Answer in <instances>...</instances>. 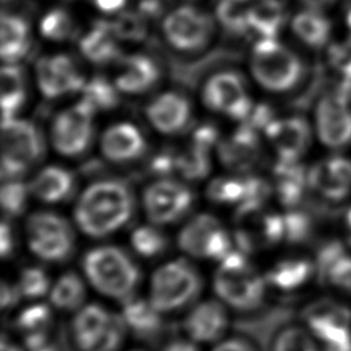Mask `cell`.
I'll return each instance as SVG.
<instances>
[{
  "label": "cell",
  "mask_w": 351,
  "mask_h": 351,
  "mask_svg": "<svg viewBox=\"0 0 351 351\" xmlns=\"http://www.w3.org/2000/svg\"><path fill=\"white\" fill-rule=\"evenodd\" d=\"M200 289L202 278L195 266L185 259H174L152 274L148 299L160 313H170L193 302Z\"/></svg>",
  "instance_id": "cell-4"
},
{
  "label": "cell",
  "mask_w": 351,
  "mask_h": 351,
  "mask_svg": "<svg viewBox=\"0 0 351 351\" xmlns=\"http://www.w3.org/2000/svg\"><path fill=\"white\" fill-rule=\"evenodd\" d=\"M132 248L144 258H155L166 251L167 237L165 233L152 225H141L130 234Z\"/></svg>",
  "instance_id": "cell-36"
},
{
  "label": "cell",
  "mask_w": 351,
  "mask_h": 351,
  "mask_svg": "<svg viewBox=\"0 0 351 351\" xmlns=\"http://www.w3.org/2000/svg\"><path fill=\"white\" fill-rule=\"evenodd\" d=\"M133 213V195L121 181H99L88 186L74 208V219L82 233L106 237L128 223Z\"/></svg>",
  "instance_id": "cell-1"
},
{
  "label": "cell",
  "mask_w": 351,
  "mask_h": 351,
  "mask_svg": "<svg viewBox=\"0 0 351 351\" xmlns=\"http://www.w3.org/2000/svg\"><path fill=\"white\" fill-rule=\"evenodd\" d=\"M3 178H15L25 173L43 154V138L29 121L5 118L1 128Z\"/></svg>",
  "instance_id": "cell-8"
},
{
  "label": "cell",
  "mask_w": 351,
  "mask_h": 351,
  "mask_svg": "<svg viewBox=\"0 0 351 351\" xmlns=\"http://www.w3.org/2000/svg\"><path fill=\"white\" fill-rule=\"evenodd\" d=\"M121 303V315L126 328H129L136 336L148 339L158 335L162 329V313L151 303L149 299L132 295Z\"/></svg>",
  "instance_id": "cell-22"
},
{
  "label": "cell",
  "mask_w": 351,
  "mask_h": 351,
  "mask_svg": "<svg viewBox=\"0 0 351 351\" xmlns=\"http://www.w3.org/2000/svg\"><path fill=\"white\" fill-rule=\"evenodd\" d=\"M214 291L228 306L248 311L256 308L265 298L267 281L247 259V254L234 248L214 274Z\"/></svg>",
  "instance_id": "cell-3"
},
{
  "label": "cell",
  "mask_w": 351,
  "mask_h": 351,
  "mask_svg": "<svg viewBox=\"0 0 351 351\" xmlns=\"http://www.w3.org/2000/svg\"><path fill=\"white\" fill-rule=\"evenodd\" d=\"M347 25H348V27L351 29V8H350V11H348V14H347Z\"/></svg>",
  "instance_id": "cell-56"
},
{
  "label": "cell",
  "mask_w": 351,
  "mask_h": 351,
  "mask_svg": "<svg viewBox=\"0 0 351 351\" xmlns=\"http://www.w3.org/2000/svg\"><path fill=\"white\" fill-rule=\"evenodd\" d=\"M258 151L256 129L248 123L240 126L234 134L219 145V155L223 163L232 169H245L255 159Z\"/></svg>",
  "instance_id": "cell-27"
},
{
  "label": "cell",
  "mask_w": 351,
  "mask_h": 351,
  "mask_svg": "<svg viewBox=\"0 0 351 351\" xmlns=\"http://www.w3.org/2000/svg\"><path fill=\"white\" fill-rule=\"evenodd\" d=\"M308 184L326 199H344L351 192V160L333 156L315 163L308 171Z\"/></svg>",
  "instance_id": "cell-18"
},
{
  "label": "cell",
  "mask_w": 351,
  "mask_h": 351,
  "mask_svg": "<svg viewBox=\"0 0 351 351\" xmlns=\"http://www.w3.org/2000/svg\"><path fill=\"white\" fill-rule=\"evenodd\" d=\"M313 273V265L307 259L289 258L277 262L265 274L267 285L280 291H293L307 282Z\"/></svg>",
  "instance_id": "cell-28"
},
{
  "label": "cell",
  "mask_w": 351,
  "mask_h": 351,
  "mask_svg": "<svg viewBox=\"0 0 351 351\" xmlns=\"http://www.w3.org/2000/svg\"><path fill=\"white\" fill-rule=\"evenodd\" d=\"M29 27L27 23L14 15H3L1 18V58L7 63L19 60L29 49Z\"/></svg>",
  "instance_id": "cell-30"
},
{
  "label": "cell",
  "mask_w": 351,
  "mask_h": 351,
  "mask_svg": "<svg viewBox=\"0 0 351 351\" xmlns=\"http://www.w3.org/2000/svg\"><path fill=\"white\" fill-rule=\"evenodd\" d=\"M84 100H86L95 110H110L118 103V93L115 88L103 77H95L84 85Z\"/></svg>",
  "instance_id": "cell-40"
},
{
  "label": "cell",
  "mask_w": 351,
  "mask_h": 351,
  "mask_svg": "<svg viewBox=\"0 0 351 351\" xmlns=\"http://www.w3.org/2000/svg\"><path fill=\"white\" fill-rule=\"evenodd\" d=\"M211 29L210 16L189 5L180 7L170 12L163 23L167 41L182 51H195L206 45Z\"/></svg>",
  "instance_id": "cell-15"
},
{
  "label": "cell",
  "mask_w": 351,
  "mask_h": 351,
  "mask_svg": "<svg viewBox=\"0 0 351 351\" xmlns=\"http://www.w3.org/2000/svg\"><path fill=\"white\" fill-rule=\"evenodd\" d=\"M192 202L191 189L174 180L152 182L143 197L145 214L155 225H169L180 221L189 211Z\"/></svg>",
  "instance_id": "cell-12"
},
{
  "label": "cell",
  "mask_w": 351,
  "mask_h": 351,
  "mask_svg": "<svg viewBox=\"0 0 351 351\" xmlns=\"http://www.w3.org/2000/svg\"><path fill=\"white\" fill-rule=\"evenodd\" d=\"M1 351H23L19 346L10 341L7 337H3L1 340Z\"/></svg>",
  "instance_id": "cell-54"
},
{
  "label": "cell",
  "mask_w": 351,
  "mask_h": 351,
  "mask_svg": "<svg viewBox=\"0 0 351 351\" xmlns=\"http://www.w3.org/2000/svg\"><path fill=\"white\" fill-rule=\"evenodd\" d=\"M346 221H347V226H348V229L351 230V208H350V211L347 213V217H346Z\"/></svg>",
  "instance_id": "cell-55"
},
{
  "label": "cell",
  "mask_w": 351,
  "mask_h": 351,
  "mask_svg": "<svg viewBox=\"0 0 351 351\" xmlns=\"http://www.w3.org/2000/svg\"><path fill=\"white\" fill-rule=\"evenodd\" d=\"M85 296L86 289L84 281L74 271L62 274L49 291V300L52 306L63 311L80 310L84 306Z\"/></svg>",
  "instance_id": "cell-31"
},
{
  "label": "cell",
  "mask_w": 351,
  "mask_h": 351,
  "mask_svg": "<svg viewBox=\"0 0 351 351\" xmlns=\"http://www.w3.org/2000/svg\"><path fill=\"white\" fill-rule=\"evenodd\" d=\"M213 351H255L250 343L243 339H228L217 344Z\"/></svg>",
  "instance_id": "cell-51"
},
{
  "label": "cell",
  "mask_w": 351,
  "mask_h": 351,
  "mask_svg": "<svg viewBox=\"0 0 351 351\" xmlns=\"http://www.w3.org/2000/svg\"><path fill=\"white\" fill-rule=\"evenodd\" d=\"M22 298L21 291L18 288L16 284H10L7 281L1 282V291H0V303L1 307L5 308H11L15 304H18L19 299Z\"/></svg>",
  "instance_id": "cell-48"
},
{
  "label": "cell",
  "mask_w": 351,
  "mask_h": 351,
  "mask_svg": "<svg viewBox=\"0 0 351 351\" xmlns=\"http://www.w3.org/2000/svg\"><path fill=\"white\" fill-rule=\"evenodd\" d=\"M285 19V10L280 0H255L250 27L258 32L262 38H276Z\"/></svg>",
  "instance_id": "cell-32"
},
{
  "label": "cell",
  "mask_w": 351,
  "mask_h": 351,
  "mask_svg": "<svg viewBox=\"0 0 351 351\" xmlns=\"http://www.w3.org/2000/svg\"><path fill=\"white\" fill-rule=\"evenodd\" d=\"M16 285L22 298L37 299L47 295L51 291V280L45 270L37 266L25 267L21 270Z\"/></svg>",
  "instance_id": "cell-39"
},
{
  "label": "cell",
  "mask_w": 351,
  "mask_h": 351,
  "mask_svg": "<svg viewBox=\"0 0 351 351\" xmlns=\"http://www.w3.org/2000/svg\"><path fill=\"white\" fill-rule=\"evenodd\" d=\"M119 71L115 78L117 89L126 93H140L151 88L158 80L159 71L155 63L143 55H132L119 60Z\"/></svg>",
  "instance_id": "cell-23"
},
{
  "label": "cell",
  "mask_w": 351,
  "mask_h": 351,
  "mask_svg": "<svg viewBox=\"0 0 351 351\" xmlns=\"http://www.w3.org/2000/svg\"><path fill=\"white\" fill-rule=\"evenodd\" d=\"M112 29L117 37L123 40H141L147 32L145 18L143 14L128 11L115 19Z\"/></svg>",
  "instance_id": "cell-44"
},
{
  "label": "cell",
  "mask_w": 351,
  "mask_h": 351,
  "mask_svg": "<svg viewBox=\"0 0 351 351\" xmlns=\"http://www.w3.org/2000/svg\"><path fill=\"white\" fill-rule=\"evenodd\" d=\"M144 137L130 123H118L108 128L101 137V151L110 160H130L143 154Z\"/></svg>",
  "instance_id": "cell-21"
},
{
  "label": "cell",
  "mask_w": 351,
  "mask_h": 351,
  "mask_svg": "<svg viewBox=\"0 0 351 351\" xmlns=\"http://www.w3.org/2000/svg\"><path fill=\"white\" fill-rule=\"evenodd\" d=\"M73 186L74 180L67 170L58 166H48L32 180L29 191L41 202L58 203L71 193Z\"/></svg>",
  "instance_id": "cell-25"
},
{
  "label": "cell",
  "mask_w": 351,
  "mask_h": 351,
  "mask_svg": "<svg viewBox=\"0 0 351 351\" xmlns=\"http://www.w3.org/2000/svg\"><path fill=\"white\" fill-rule=\"evenodd\" d=\"M26 240L29 250L47 262L66 261L75 247L71 225L51 211H38L27 218Z\"/></svg>",
  "instance_id": "cell-7"
},
{
  "label": "cell",
  "mask_w": 351,
  "mask_h": 351,
  "mask_svg": "<svg viewBox=\"0 0 351 351\" xmlns=\"http://www.w3.org/2000/svg\"><path fill=\"white\" fill-rule=\"evenodd\" d=\"M52 322V311L49 306L43 303L25 307L15 319L16 329L23 337V343L27 350H33L49 343Z\"/></svg>",
  "instance_id": "cell-24"
},
{
  "label": "cell",
  "mask_w": 351,
  "mask_h": 351,
  "mask_svg": "<svg viewBox=\"0 0 351 351\" xmlns=\"http://www.w3.org/2000/svg\"><path fill=\"white\" fill-rule=\"evenodd\" d=\"M217 130L213 126H200L193 136V143L208 149L210 145L217 140Z\"/></svg>",
  "instance_id": "cell-50"
},
{
  "label": "cell",
  "mask_w": 351,
  "mask_h": 351,
  "mask_svg": "<svg viewBox=\"0 0 351 351\" xmlns=\"http://www.w3.org/2000/svg\"><path fill=\"white\" fill-rule=\"evenodd\" d=\"M95 5L104 12H114L123 7L126 0H93Z\"/></svg>",
  "instance_id": "cell-52"
},
{
  "label": "cell",
  "mask_w": 351,
  "mask_h": 351,
  "mask_svg": "<svg viewBox=\"0 0 351 351\" xmlns=\"http://www.w3.org/2000/svg\"><path fill=\"white\" fill-rule=\"evenodd\" d=\"M276 192L280 202L285 207L296 206L303 197L308 184V173L298 163V160H282L274 167Z\"/></svg>",
  "instance_id": "cell-26"
},
{
  "label": "cell",
  "mask_w": 351,
  "mask_h": 351,
  "mask_svg": "<svg viewBox=\"0 0 351 351\" xmlns=\"http://www.w3.org/2000/svg\"><path fill=\"white\" fill-rule=\"evenodd\" d=\"M29 188H26L21 181H5L1 186L0 200L5 215L18 217L23 213L27 202Z\"/></svg>",
  "instance_id": "cell-43"
},
{
  "label": "cell",
  "mask_w": 351,
  "mask_h": 351,
  "mask_svg": "<svg viewBox=\"0 0 351 351\" xmlns=\"http://www.w3.org/2000/svg\"><path fill=\"white\" fill-rule=\"evenodd\" d=\"M71 330L81 351H117L125 339L126 324L122 315L100 304H86L77 310Z\"/></svg>",
  "instance_id": "cell-5"
},
{
  "label": "cell",
  "mask_w": 351,
  "mask_h": 351,
  "mask_svg": "<svg viewBox=\"0 0 351 351\" xmlns=\"http://www.w3.org/2000/svg\"><path fill=\"white\" fill-rule=\"evenodd\" d=\"M265 132L282 160H298L310 143L308 123L300 117L273 119Z\"/></svg>",
  "instance_id": "cell-19"
},
{
  "label": "cell",
  "mask_w": 351,
  "mask_h": 351,
  "mask_svg": "<svg viewBox=\"0 0 351 351\" xmlns=\"http://www.w3.org/2000/svg\"><path fill=\"white\" fill-rule=\"evenodd\" d=\"M74 23L70 15L63 10H52L43 16L40 23V32L45 38L49 40H64L71 36Z\"/></svg>",
  "instance_id": "cell-42"
},
{
  "label": "cell",
  "mask_w": 351,
  "mask_h": 351,
  "mask_svg": "<svg viewBox=\"0 0 351 351\" xmlns=\"http://www.w3.org/2000/svg\"><path fill=\"white\" fill-rule=\"evenodd\" d=\"M189 103L178 93H162L147 107L149 122L162 133L180 130L189 118Z\"/></svg>",
  "instance_id": "cell-20"
},
{
  "label": "cell",
  "mask_w": 351,
  "mask_h": 351,
  "mask_svg": "<svg viewBox=\"0 0 351 351\" xmlns=\"http://www.w3.org/2000/svg\"><path fill=\"white\" fill-rule=\"evenodd\" d=\"M306 322L326 351H351V310L335 302H317L304 313Z\"/></svg>",
  "instance_id": "cell-10"
},
{
  "label": "cell",
  "mask_w": 351,
  "mask_h": 351,
  "mask_svg": "<svg viewBox=\"0 0 351 351\" xmlns=\"http://www.w3.org/2000/svg\"><path fill=\"white\" fill-rule=\"evenodd\" d=\"M293 33L310 47H322L330 34L329 21L317 11H303L292 19Z\"/></svg>",
  "instance_id": "cell-33"
},
{
  "label": "cell",
  "mask_w": 351,
  "mask_h": 351,
  "mask_svg": "<svg viewBox=\"0 0 351 351\" xmlns=\"http://www.w3.org/2000/svg\"><path fill=\"white\" fill-rule=\"evenodd\" d=\"M251 69L266 89L282 92L293 88L303 73L300 59L276 38H262L254 47Z\"/></svg>",
  "instance_id": "cell-6"
},
{
  "label": "cell",
  "mask_w": 351,
  "mask_h": 351,
  "mask_svg": "<svg viewBox=\"0 0 351 351\" xmlns=\"http://www.w3.org/2000/svg\"><path fill=\"white\" fill-rule=\"evenodd\" d=\"M203 100L208 108L234 119H247L254 108L241 77L230 71L218 73L207 81Z\"/></svg>",
  "instance_id": "cell-14"
},
{
  "label": "cell",
  "mask_w": 351,
  "mask_h": 351,
  "mask_svg": "<svg viewBox=\"0 0 351 351\" xmlns=\"http://www.w3.org/2000/svg\"><path fill=\"white\" fill-rule=\"evenodd\" d=\"M37 81L40 90L47 97H59L82 89L85 85L75 63L64 55L40 59L37 63Z\"/></svg>",
  "instance_id": "cell-16"
},
{
  "label": "cell",
  "mask_w": 351,
  "mask_h": 351,
  "mask_svg": "<svg viewBox=\"0 0 351 351\" xmlns=\"http://www.w3.org/2000/svg\"><path fill=\"white\" fill-rule=\"evenodd\" d=\"M344 254H346V251L339 241H330L319 250V252L317 255V269H318V274L322 281H324L326 273L329 271V269L332 267V265Z\"/></svg>",
  "instance_id": "cell-47"
},
{
  "label": "cell",
  "mask_w": 351,
  "mask_h": 351,
  "mask_svg": "<svg viewBox=\"0 0 351 351\" xmlns=\"http://www.w3.org/2000/svg\"><path fill=\"white\" fill-rule=\"evenodd\" d=\"M255 0H221L217 16L221 23L236 33L250 29V18Z\"/></svg>",
  "instance_id": "cell-35"
},
{
  "label": "cell",
  "mask_w": 351,
  "mask_h": 351,
  "mask_svg": "<svg viewBox=\"0 0 351 351\" xmlns=\"http://www.w3.org/2000/svg\"><path fill=\"white\" fill-rule=\"evenodd\" d=\"M14 248H15V237L12 234V229L4 221L0 229V252L3 259H7L8 256H11L14 252Z\"/></svg>",
  "instance_id": "cell-49"
},
{
  "label": "cell",
  "mask_w": 351,
  "mask_h": 351,
  "mask_svg": "<svg viewBox=\"0 0 351 351\" xmlns=\"http://www.w3.org/2000/svg\"><path fill=\"white\" fill-rule=\"evenodd\" d=\"M284 241L300 243L311 233V221L307 214L299 211H289L282 214Z\"/></svg>",
  "instance_id": "cell-45"
},
{
  "label": "cell",
  "mask_w": 351,
  "mask_h": 351,
  "mask_svg": "<svg viewBox=\"0 0 351 351\" xmlns=\"http://www.w3.org/2000/svg\"><path fill=\"white\" fill-rule=\"evenodd\" d=\"M324 281L351 293V256L341 255L329 269Z\"/></svg>",
  "instance_id": "cell-46"
},
{
  "label": "cell",
  "mask_w": 351,
  "mask_h": 351,
  "mask_svg": "<svg viewBox=\"0 0 351 351\" xmlns=\"http://www.w3.org/2000/svg\"><path fill=\"white\" fill-rule=\"evenodd\" d=\"M350 95L337 90L325 95L315 110V123L319 140L332 148L351 143V107Z\"/></svg>",
  "instance_id": "cell-13"
},
{
  "label": "cell",
  "mask_w": 351,
  "mask_h": 351,
  "mask_svg": "<svg viewBox=\"0 0 351 351\" xmlns=\"http://www.w3.org/2000/svg\"><path fill=\"white\" fill-rule=\"evenodd\" d=\"M25 100V84L21 70L7 64L1 69V107L3 119L14 118Z\"/></svg>",
  "instance_id": "cell-34"
},
{
  "label": "cell",
  "mask_w": 351,
  "mask_h": 351,
  "mask_svg": "<svg viewBox=\"0 0 351 351\" xmlns=\"http://www.w3.org/2000/svg\"><path fill=\"white\" fill-rule=\"evenodd\" d=\"M89 284L101 295L125 300L134 295L140 282V269L130 255L115 245L92 248L82 259Z\"/></svg>",
  "instance_id": "cell-2"
},
{
  "label": "cell",
  "mask_w": 351,
  "mask_h": 351,
  "mask_svg": "<svg viewBox=\"0 0 351 351\" xmlns=\"http://www.w3.org/2000/svg\"><path fill=\"white\" fill-rule=\"evenodd\" d=\"M178 247L189 256L217 262L234 250L230 233L211 214L191 218L178 233Z\"/></svg>",
  "instance_id": "cell-9"
},
{
  "label": "cell",
  "mask_w": 351,
  "mask_h": 351,
  "mask_svg": "<svg viewBox=\"0 0 351 351\" xmlns=\"http://www.w3.org/2000/svg\"><path fill=\"white\" fill-rule=\"evenodd\" d=\"M348 239H350V244H351V234H350V237H348Z\"/></svg>",
  "instance_id": "cell-57"
},
{
  "label": "cell",
  "mask_w": 351,
  "mask_h": 351,
  "mask_svg": "<svg viewBox=\"0 0 351 351\" xmlns=\"http://www.w3.org/2000/svg\"><path fill=\"white\" fill-rule=\"evenodd\" d=\"M115 32L112 25L97 22L95 27L81 40L80 47L82 53L93 63H106L118 56V47L115 43Z\"/></svg>",
  "instance_id": "cell-29"
},
{
  "label": "cell",
  "mask_w": 351,
  "mask_h": 351,
  "mask_svg": "<svg viewBox=\"0 0 351 351\" xmlns=\"http://www.w3.org/2000/svg\"><path fill=\"white\" fill-rule=\"evenodd\" d=\"M229 318L223 302L203 300L186 315L184 329L193 341L211 343L219 340L226 332Z\"/></svg>",
  "instance_id": "cell-17"
},
{
  "label": "cell",
  "mask_w": 351,
  "mask_h": 351,
  "mask_svg": "<svg viewBox=\"0 0 351 351\" xmlns=\"http://www.w3.org/2000/svg\"><path fill=\"white\" fill-rule=\"evenodd\" d=\"M207 152L208 149L193 143L192 147L176 158V169L188 180L203 178L210 169Z\"/></svg>",
  "instance_id": "cell-38"
},
{
  "label": "cell",
  "mask_w": 351,
  "mask_h": 351,
  "mask_svg": "<svg viewBox=\"0 0 351 351\" xmlns=\"http://www.w3.org/2000/svg\"><path fill=\"white\" fill-rule=\"evenodd\" d=\"M273 351H318V348L306 329L291 326L276 337Z\"/></svg>",
  "instance_id": "cell-41"
},
{
  "label": "cell",
  "mask_w": 351,
  "mask_h": 351,
  "mask_svg": "<svg viewBox=\"0 0 351 351\" xmlns=\"http://www.w3.org/2000/svg\"><path fill=\"white\" fill-rule=\"evenodd\" d=\"M95 111L82 99L55 118L51 129V140L59 154L71 156L81 154L88 147L93 133Z\"/></svg>",
  "instance_id": "cell-11"
},
{
  "label": "cell",
  "mask_w": 351,
  "mask_h": 351,
  "mask_svg": "<svg viewBox=\"0 0 351 351\" xmlns=\"http://www.w3.org/2000/svg\"><path fill=\"white\" fill-rule=\"evenodd\" d=\"M248 178L221 177L211 181L207 188V196L219 204H243L247 197Z\"/></svg>",
  "instance_id": "cell-37"
},
{
  "label": "cell",
  "mask_w": 351,
  "mask_h": 351,
  "mask_svg": "<svg viewBox=\"0 0 351 351\" xmlns=\"http://www.w3.org/2000/svg\"><path fill=\"white\" fill-rule=\"evenodd\" d=\"M163 351H199L196 348V346L191 341L186 340H174L171 343H169Z\"/></svg>",
  "instance_id": "cell-53"
}]
</instances>
